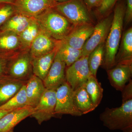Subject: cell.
<instances>
[{"label":"cell","mask_w":132,"mask_h":132,"mask_svg":"<svg viewBox=\"0 0 132 132\" xmlns=\"http://www.w3.org/2000/svg\"><path fill=\"white\" fill-rule=\"evenodd\" d=\"M68 0H56L57 2H64Z\"/></svg>","instance_id":"obj_36"},{"label":"cell","mask_w":132,"mask_h":132,"mask_svg":"<svg viewBox=\"0 0 132 132\" xmlns=\"http://www.w3.org/2000/svg\"><path fill=\"white\" fill-rule=\"evenodd\" d=\"M34 18L15 13L0 28V32L11 31L20 34L31 23Z\"/></svg>","instance_id":"obj_19"},{"label":"cell","mask_w":132,"mask_h":132,"mask_svg":"<svg viewBox=\"0 0 132 132\" xmlns=\"http://www.w3.org/2000/svg\"><path fill=\"white\" fill-rule=\"evenodd\" d=\"M132 19V0H127L124 20L125 23L128 24Z\"/></svg>","instance_id":"obj_31"},{"label":"cell","mask_w":132,"mask_h":132,"mask_svg":"<svg viewBox=\"0 0 132 132\" xmlns=\"http://www.w3.org/2000/svg\"><path fill=\"white\" fill-rule=\"evenodd\" d=\"M33 111L34 108L28 106L10 111L0 119V132H14L15 126L31 116Z\"/></svg>","instance_id":"obj_14"},{"label":"cell","mask_w":132,"mask_h":132,"mask_svg":"<svg viewBox=\"0 0 132 132\" xmlns=\"http://www.w3.org/2000/svg\"><path fill=\"white\" fill-rule=\"evenodd\" d=\"M58 42L40 29L29 48L32 58L39 57L52 52L57 47Z\"/></svg>","instance_id":"obj_15"},{"label":"cell","mask_w":132,"mask_h":132,"mask_svg":"<svg viewBox=\"0 0 132 132\" xmlns=\"http://www.w3.org/2000/svg\"><path fill=\"white\" fill-rule=\"evenodd\" d=\"M88 56H82L66 67V81L74 91L85 85L91 75L88 65Z\"/></svg>","instance_id":"obj_7"},{"label":"cell","mask_w":132,"mask_h":132,"mask_svg":"<svg viewBox=\"0 0 132 132\" xmlns=\"http://www.w3.org/2000/svg\"><path fill=\"white\" fill-rule=\"evenodd\" d=\"M15 13L13 4H3L0 7V28Z\"/></svg>","instance_id":"obj_28"},{"label":"cell","mask_w":132,"mask_h":132,"mask_svg":"<svg viewBox=\"0 0 132 132\" xmlns=\"http://www.w3.org/2000/svg\"><path fill=\"white\" fill-rule=\"evenodd\" d=\"M0 53V79L6 75L8 66L10 60L15 54Z\"/></svg>","instance_id":"obj_30"},{"label":"cell","mask_w":132,"mask_h":132,"mask_svg":"<svg viewBox=\"0 0 132 132\" xmlns=\"http://www.w3.org/2000/svg\"><path fill=\"white\" fill-rule=\"evenodd\" d=\"M34 19L42 31L57 41L64 39L75 27L65 16L52 8Z\"/></svg>","instance_id":"obj_3"},{"label":"cell","mask_w":132,"mask_h":132,"mask_svg":"<svg viewBox=\"0 0 132 132\" xmlns=\"http://www.w3.org/2000/svg\"><path fill=\"white\" fill-rule=\"evenodd\" d=\"M21 48L19 35L11 31L0 32V53H13L16 50Z\"/></svg>","instance_id":"obj_20"},{"label":"cell","mask_w":132,"mask_h":132,"mask_svg":"<svg viewBox=\"0 0 132 132\" xmlns=\"http://www.w3.org/2000/svg\"><path fill=\"white\" fill-rule=\"evenodd\" d=\"M118 0H102L100 5L96 8V13L100 16L108 14L113 9Z\"/></svg>","instance_id":"obj_29"},{"label":"cell","mask_w":132,"mask_h":132,"mask_svg":"<svg viewBox=\"0 0 132 132\" xmlns=\"http://www.w3.org/2000/svg\"><path fill=\"white\" fill-rule=\"evenodd\" d=\"M40 30L39 24L34 18L29 25L19 35L22 51H29L31 44Z\"/></svg>","instance_id":"obj_23"},{"label":"cell","mask_w":132,"mask_h":132,"mask_svg":"<svg viewBox=\"0 0 132 132\" xmlns=\"http://www.w3.org/2000/svg\"><path fill=\"white\" fill-rule=\"evenodd\" d=\"M57 51L65 63L66 67L71 65L82 56V50L72 47L61 40L58 42Z\"/></svg>","instance_id":"obj_22"},{"label":"cell","mask_w":132,"mask_h":132,"mask_svg":"<svg viewBox=\"0 0 132 132\" xmlns=\"http://www.w3.org/2000/svg\"><path fill=\"white\" fill-rule=\"evenodd\" d=\"M132 28H130L122 37L120 50L116 57V64L119 63H132Z\"/></svg>","instance_id":"obj_21"},{"label":"cell","mask_w":132,"mask_h":132,"mask_svg":"<svg viewBox=\"0 0 132 132\" xmlns=\"http://www.w3.org/2000/svg\"><path fill=\"white\" fill-rule=\"evenodd\" d=\"M92 23H85L76 26L62 40L63 42L76 49L81 50L94 30Z\"/></svg>","instance_id":"obj_13"},{"label":"cell","mask_w":132,"mask_h":132,"mask_svg":"<svg viewBox=\"0 0 132 132\" xmlns=\"http://www.w3.org/2000/svg\"><path fill=\"white\" fill-rule=\"evenodd\" d=\"M46 89L43 81L33 75L26 84L28 106L34 108L39 103Z\"/></svg>","instance_id":"obj_18"},{"label":"cell","mask_w":132,"mask_h":132,"mask_svg":"<svg viewBox=\"0 0 132 132\" xmlns=\"http://www.w3.org/2000/svg\"><path fill=\"white\" fill-rule=\"evenodd\" d=\"M126 5L118 3L114 9L112 21L105 44V54L102 65L107 71L116 65V57L122 36Z\"/></svg>","instance_id":"obj_2"},{"label":"cell","mask_w":132,"mask_h":132,"mask_svg":"<svg viewBox=\"0 0 132 132\" xmlns=\"http://www.w3.org/2000/svg\"><path fill=\"white\" fill-rule=\"evenodd\" d=\"M122 104L119 107L106 108L100 115L104 126L112 130L123 131L132 126V80L122 91Z\"/></svg>","instance_id":"obj_1"},{"label":"cell","mask_w":132,"mask_h":132,"mask_svg":"<svg viewBox=\"0 0 132 132\" xmlns=\"http://www.w3.org/2000/svg\"><path fill=\"white\" fill-rule=\"evenodd\" d=\"M74 95L77 108L82 115L92 112L96 109L84 85L75 91Z\"/></svg>","instance_id":"obj_25"},{"label":"cell","mask_w":132,"mask_h":132,"mask_svg":"<svg viewBox=\"0 0 132 132\" xmlns=\"http://www.w3.org/2000/svg\"><path fill=\"white\" fill-rule=\"evenodd\" d=\"M56 3V0H15L13 5L15 13L34 18Z\"/></svg>","instance_id":"obj_10"},{"label":"cell","mask_w":132,"mask_h":132,"mask_svg":"<svg viewBox=\"0 0 132 132\" xmlns=\"http://www.w3.org/2000/svg\"><path fill=\"white\" fill-rule=\"evenodd\" d=\"M66 65L57 51L53 62L43 81L46 88L56 90L65 82Z\"/></svg>","instance_id":"obj_11"},{"label":"cell","mask_w":132,"mask_h":132,"mask_svg":"<svg viewBox=\"0 0 132 132\" xmlns=\"http://www.w3.org/2000/svg\"><path fill=\"white\" fill-rule=\"evenodd\" d=\"M13 111V110H12ZM6 111V110H1L0 109V119L4 116L9 113L10 111Z\"/></svg>","instance_id":"obj_34"},{"label":"cell","mask_w":132,"mask_h":132,"mask_svg":"<svg viewBox=\"0 0 132 132\" xmlns=\"http://www.w3.org/2000/svg\"><path fill=\"white\" fill-rule=\"evenodd\" d=\"M15 0H0V3L1 4H13Z\"/></svg>","instance_id":"obj_33"},{"label":"cell","mask_w":132,"mask_h":132,"mask_svg":"<svg viewBox=\"0 0 132 132\" xmlns=\"http://www.w3.org/2000/svg\"><path fill=\"white\" fill-rule=\"evenodd\" d=\"M105 47V43H103L96 47L88 56V62L90 73L95 77L98 69L103 63Z\"/></svg>","instance_id":"obj_27"},{"label":"cell","mask_w":132,"mask_h":132,"mask_svg":"<svg viewBox=\"0 0 132 132\" xmlns=\"http://www.w3.org/2000/svg\"><path fill=\"white\" fill-rule=\"evenodd\" d=\"M57 47L52 52L39 57L32 58L33 75L43 81L47 75L57 53Z\"/></svg>","instance_id":"obj_17"},{"label":"cell","mask_w":132,"mask_h":132,"mask_svg":"<svg viewBox=\"0 0 132 132\" xmlns=\"http://www.w3.org/2000/svg\"><path fill=\"white\" fill-rule=\"evenodd\" d=\"M32 59L29 51L16 53L10 61L6 75L16 79L27 81L33 75Z\"/></svg>","instance_id":"obj_5"},{"label":"cell","mask_w":132,"mask_h":132,"mask_svg":"<svg viewBox=\"0 0 132 132\" xmlns=\"http://www.w3.org/2000/svg\"><path fill=\"white\" fill-rule=\"evenodd\" d=\"M27 82L7 75L0 79V106L15 95Z\"/></svg>","instance_id":"obj_16"},{"label":"cell","mask_w":132,"mask_h":132,"mask_svg":"<svg viewBox=\"0 0 132 132\" xmlns=\"http://www.w3.org/2000/svg\"><path fill=\"white\" fill-rule=\"evenodd\" d=\"M122 131L123 132H132V126L128 127Z\"/></svg>","instance_id":"obj_35"},{"label":"cell","mask_w":132,"mask_h":132,"mask_svg":"<svg viewBox=\"0 0 132 132\" xmlns=\"http://www.w3.org/2000/svg\"><path fill=\"white\" fill-rule=\"evenodd\" d=\"M3 4H1V3H0V7L1 6H2L3 5Z\"/></svg>","instance_id":"obj_37"},{"label":"cell","mask_w":132,"mask_h":132,"mask_svg":"<svg viewBox=\"0 0 132 132\" xmlns=\"http://www.w3.org/2000/svg\"><path fill=\"white\" fill-rule=\"evenodd\" d=\"M83 1L88 10L90 12L93 9L98 7L102 0H83Z\"/></svg>","instance_id":"obj_32"},{"label":"cell","mask_w":132,"mask_h":132,"mask_svg":"<svg viewBox=\"0 0 132 132\" xmlns=\"http://www.w3.org/2000/svg\"><path fill=\"white\" fill-rule=\"evenodd\" d=\"M132 65V63H119L107 70L110 83L116 90L121 92L131 79Z\"/></svg>","instance_id":"obj_12"},{"label":"cell","mask_w":132,"mask_h":132,"mask_svg":"<svg viewBox=\"0 0 132 132\" xmlns=\"http://www.w3.org/2000/svg\"><path fill=\"white\" fill-rule=\"evenodd\" d=\"M113 15H110L101 20L94 26L93 32L85 43L82 48V56H89L98 46L105 43L110 28Z\"/></svg>","instance_id":"obj_9"},{"label":"cell","mask_w":132,"mask_h":132,"mask_svg":"<svg viewBox=\"0 0 132 132\" xmlns=\"http://www.w3.org/2000/svg\"><path fill=\"white\" fill-rule=\"evenodd\" d=\"M56 90L46 88L39 103L34 108L31 117L40 125L55 116Z\"/></svg>","instance_id":"obj_8"},{"label":"cell","mask_w":132,"mask_h":132,"mask_svg":"<svg viewBox=\"0 0 132 132\" xmlns=\"http://www.w3.org/2000/svg\"><path fill=\"white\" fill-rule=\"evenodd\" d=\"M85 87L95 108L100 104L103 97V90L101 84L96 77L92 75L85 83Z\"/></svg>","instance_id":"obj_24"},{"label":"cell","mask_w":132,"mask_h":132,"mask_svg":"<svg viewBox=\"0 0 132 132\" xmlns=\"http://www.w3.org/2000/svg\"><path fill=\"white\" fill-rule=\"evenodd\" d=\"M26 84L22 87L19 92L13 97L5 104L0 106V109L12 111L28 106V100L26 93Z\"/></svg>","instance_id":"obj_26"},{"label":"cell","mask_w":132,"mask_h":132,"mask_svg":"<svg viewBox=\"0 0 132 132\" xmlns=\"http://www.w3.org/2000/svg\"><path fill=\"white\" fill-rule=\"evenodd\" d=\"M55 115L69 114L75 116L82 115L76 104L74 91L67 81L56 90Z\"/></svg>","instance_id":"obj_6"},{"label":"cell","mask_w":132,"mask_h":132,"mask_svg":"<svg viewBox=\"0 0 132 132\" xmlns=\"http://www.w3.org/2000/svg\"><path fill=\"white\" fill-rule=\"evenodd\" d=\"M52 8L63 15L75 26L92 23L90 12L83 0H68L57 2Z\"/></svg>","instance_id":"obj_4"}]
</instances>
